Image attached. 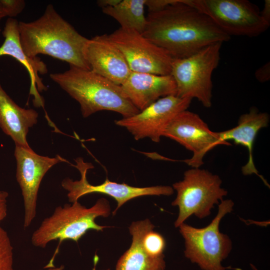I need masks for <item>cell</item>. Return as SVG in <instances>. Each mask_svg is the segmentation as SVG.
Listing matches in <instances>:
<instances>
[{
    "label": "cell",
    "instance_id": "obj_14",
    "mask_svg": "<svg viewBox=\"0 0 270 270\" xmlns=\"http://www.w3.org/2000/svg\"><path fill=\"white\" fill-rule=\"evenodd\" d=\"M84 56L90 70L119 86L132 72L123 54L107 34L88 39Z\"/></svg>",
    "mask_w": 270,
    "mask_h": 270
},
{
    "label": "cell",
    "instance_id": "obj_32",
    "mask_svg": "<svg viewBox=\"0 0 270 270\" xmlns=\"http://www.w3.org/2000/svg\"></svg>",
    "mask_w": 270,
    "mask_h": 270
},
{
    "label": "cell",
    "instance_id": "obj_5",
    "mask_svg": "<svg viewBox=\"0 0 270 270\" xmlns=\"http://www.w3.org/2000/svg\"><path fill=\"white\" fill-rule=\"evenodd\" d=\"M234 202L222 200L218 206L217 214L206 226L197 228L184 222L179 231L184 240V256L197 264L202 270H226L222 262L232 250V242L226 234L220 231L222 219L233 210Z\"/></svg>",
    "mask_w": 270,
    "mask_h": 270
},
{
    "label": "cell",
    "instance_id": "obj_6",
    "mask_svg": "<svg viewBox=\"0 0 270 270\" xmlns=\"http://www.w3.org/2000/svg\"><path fill=\"white\" fill-rule=\"evenodd\" d=\"M222 42L210 44L184 58H173L170 75L176 86V96L196 98L208 108L212 102V74L220 60Z\"/></svg>",
    "mask_w": 270,
    "mask_h": 270
},
{
    "label": "cell",
    "instance_id": "obj_29",
    "mask_svg": "<svg viewBox=\"0 0 270 270\" xmlns=\"http://www.w3.org/2000/svg\"><path fill=\"white\" fill-rule=\"evenodd\" d=\"M64 268V266L63 265H62L60 267H55L54 266L52 267H50L48 270H63Z\"/></svg>",
    "mask_w": 270,
    "mask_h": 270
},
{
    "label": "cell",
    "instance_id": "obj_19",
    "mask_svg": "<svg viewBox=\"0 0 270 270\" xmlns=\"http://www.w3.org/2000/svg\"><path fill=\"white\" fill-rule=\"evenodd\" d=\"M154 228L148 219L132 222L129 227L132 236L131 246L118 260L116 270H164V255L158 257L150 255L142 242L144 234Z\"/></svg>",
    "mask_w": 270,
    "mask_h": 270
},
{
    "label": "cell",
    "instance_id": "obj_11",
    "mask_svg": "<svg viewBox=\"0 0 270 270\" xmlns=\"http://www.w3.org/2000/svg\"><path fill=\"white\" fill-rule=\"evenodd\" d=\"M76 164L72 165L80 172V180H73L69 178L64 179L62 187L68 191V197L70 202L78 201L82 196L92 193H100L113 198L118 206L113 212L114 215L117 210L128 201L134 198L145 196H167L172 194V187L166 186H156L148 187H136L126 184H119L110 181L106 178L105 182L99 185L90 184L86 178L88 170L94 168L90 162H85L82 158L74 160Z\"/></svg>",
    "mask_w": 270,
    "mask_h": 270
},
{
    "label": "cell",
    "instance_id": "obj_16",
    "mask_svg": "<svg viewBox=\"0 0 270 270\" xmlns=\"http://www.w3.org/2000/svg\"><path fill=\"white\" fill-rule=\"evenodd\" d=\"M18 22L14 18H8L6 20L2 32L4 40L0 46V56H12L25 67L30 78V94L34 97V104L37 106H43L44 102L38 92L46 90L47 88L39 74L48 72L47 66L39 58H31L24 52L20 43Z\"/></svg>",
    "mask_w": 270,
    "mask_h": 270
},
{
    "label": "cell",
    "instance_id": "obj_24",
    "mask_svg": "<svg viewBox=\"0 0 270 270\" xmlns=\"http://www.w3.org/2000/svg\"><path fill=\"white\" fill-rule=\"evenodd\" d=\"M176 0H146L149 12H156L163 10L169 5L176 2Z\"/></svg>",
    "mask_w": 270,
    "mask_h": 270
},
{
    "label": "cell",
    "instance_id": "obj_22",
    "mask_svg": "<svg viewBox=\"0 0 270 270\" xmlns=\"http://www.w3.org/2000/svg\"><path fill=\"white\" fill-rule=\"evenodd\" d=\"M12 251L7 232L0 226V270H13Z\"/></svg>",
    "mask_w": 270,
    "mask_h": 270
},
{
    "label": "cell",
    "instance_id": "obj_23",
    "mask_svg": "<svg viewBox=\"0 0 270 270\" xmlns=\"http://www.w3.org/2000/svg\"><path fill=\"white\" fill-rule=\"evenodd\" d=\"M25 6L23 0H0V20L6 16L13 18L17 16Z\"/></svg>",
    "mask_w": 270,
    "mask_h": 270
},
{
    "label": "cell",
    "instance_id": "obj_15",
    "mask_svg": "<svg viewBox=\"0 0 270 270\" xmlns=\"http://www.w3.org/2000/svg\"><path fill=\"white\" fill-rule=\"evenodd\" d=\"M120 86L126 96L140 111L160 98L176 94V84L170 74L132 72Z\"/></svg>",
    "mask_w": 270,
    "mask_h": 270
},
{
    "label": "cell",
    "instance_id": "obj_26",
    "mask_svg": "<svg viewBox=\"0 0 270 270\" xmlns=\"http://www.w3.org/2000/svg\"><path fill=\"white\" fill-rule=\"evenodd\" d=\"M8 193L4 190H0V222L2 221L7 215V198Z\"/></svg>",
    "mask_w": 270,
    "mask_h": 270
},
{
    "label": "cell",
    "instance_id": "obj_9",
    "mask_svg": "<svg viewBox=\"0 0 270 270\" xmlns=\"http://www.w3.org/2000/svg\"><path fill=\"white\" fill-rule=\"evenodd\" d=\"M124 56L132 72L156 75L170 74L173 58L142 34L120 28L108 34Z\"/></svg>",
    "mask_w": 270,
    "mask_h": 270
},
{
    "label": "cell",
    "instance_id": "obj_4",
    "mask_svg": "<svg viewBox=\"0 0 270 270\" xmlns=\"http://www.w3.org/2000/svg\"><path fill=\"white\" fill-rule=\"evenodd\" d=\"M110 212L109 202L104 198L98 199L90 208L78 201L58 206L33 232L32 243L35 246L44 248L52 240H58L59 245L66 240L78 242L88 230L102 231L106 228L98 224L95 220L98 216H108Z\"/></svg>",
    "mask_w": 270,
    "mask_h": 270
},
{
    "label": "cell",
    "instance_id": "obj_1",
    "mask_svg": "<svg viewBox=\"0 0 270 270\" xmlns=\"http://www.w3.org/2000/svg\"><path fill=\"white\" fill-rule=\"evenodd\" d=\"M146 18L142 35L173 58L188 57L230 38L206 14L181 0L160 12H149Z\"/></svg>",
    "mask_w": 270,
    "mask_h": 270
},
{
    "label": "cell",
    "instance_id": "obj_7",
    "mask_svg": "<svg viewBox=\"0 0 270 270\" xmlns=\"http://www.w3.org/2000/svg\"><path fill=\"white\" fill-rule=\"evenodd\" d=\"M222 184L218 175L208 170L200 168L186 170L183 180L172 184L177 194L172 205L178 208L175 227L178 228L193 214L200 219L209 216L214 205L228 194Z\"/></svg>",
    "mask_w": 270,
    "mask_h": 270
},
{
    "label": "cell",
    "instance_id": "obj_8",
    "mask_svg": "<svg viewBox=\"0 0 270 270\" xmlns=\"http://www.w3.org/2000/svg\"><path fill=\"white\" fill-rule=\"evenodd\" d=\"M181 0L206 14L230 36H256L270 25L262 18L258 8L246 0Z\"/></svg>",
    "mask_w": 270,
    "mask_h": 270
},
{
    "label": "cell",
    "instance_id": "obj_21",
    "mask_svg": "<svg viewBox=\"0 0 270 270\" xmlns=\"http://www.w3.org/2000/svg\"><path fill=\"white\" fill-rule=\"evenodd\" d=\"M153 230H150L144 234L142 242L144 248L149 254L158 257L164 255L166 240L162 234Z\"/></svg>",
    "mask_w": 270,
    "mask_h": 270
},
{
    "label": "cell",
    "instance_id": "obj_3",
    "mask_svg": "<svg viewBox=\"0 0 270 270\" xmlns=\"http://www.w3.org/2000/svg\"><path fill=\"white\" fill-rule=\"evenodd\" d=\"M50 77L79 103L84 118L102 110L116 112L123 118L140 112L120 86L91 70L70 65L67 70L50 74Z\"/></svg>",
    "mask_w": 270,
    "mask_h": 270
},
{
    "label": "cell",
    "instance_id": "obj_12",
    "mask_svg": "<svg viewBox=\"0 0 270 270\" xmlns=\"http://www.w3.org/2000/svg\"><path fill=\"white\" fill-rule=\"evenodd\" d=\"M192 100L176 96L163 97L134 115L116 120L115 124L126 128L136 140L148 138L159 142L170 122L188 110Z\"/></svg>",
    "mask_w": 270,
    "mask_h": 270
},
{
    "label": "cell",
    "instance_id": "obj_20",
    "mask_svg": "<svg viewBox=\"0 0 270 270\" xmlns=\"http://www.w3.org/2000/svg\"><path fill=\"white\" fill-rule=\"evenodd\" d=\"M146 0H123L116 6L102 8L115 19L123 28L132 29L142 34L146 25L144 15Z\"/></svg>",
    "mask_w": 270,
    "mask_h": 270
},
{
    "label": "cell",
    "instance_id": "obj_2",
    "mask_svg": "<svg viewBox=\"0 0 270 270\" xmlns=\"http://www.w3.org/2000/svg\"><path fill=\"white\" fill-rule=\"evenodd\" d=\"M18 30L21 46L28 56L48 55L70 65L90 70L84 56L88 39L64 19L52 4L48 5L37 20L20 22Z\"/></svg>",
    "mask_w": 270,
    "mask_h": 270
},
{
    "label": "cell",
    "instance_id": "obj_18",
    "mask_svg": "<svg viewBox=\"0 0 270 270\" xmlns=\"http://www.w3.org/2000/svg\"><path fill=\"white\" fill-rule=\"evenodd\" d=\"M34 110L18 105L0 84V128L14 141L15 145L30 147L26 139L30 128L38 122Z\"/></svg>",
    "mask_w": 270,
    "mask_h": 270
},
{
    "label": "cell",
    "instance_id": "obj_28",
    "mask_svg": "<svg viewBox=\"0 0 270 270\" xmlns=\"http://www.w3.org/2000/svg\"><path fill=\"white\" fill-rule=\"evenodd\" d=\"M122 0H99L96 2L98 6L102 8L116 6Z\"/></svg>",
    "mask_w": 270,
    "mask_h": 270
},
{
    "label": "cell",
    "instance_id": "obj_31",
    "mask_svg": "<svg viewBox=\"0 0 270 270\" xmlns=\"http://www.w3.org/2000/svg\"><path fill=\"white\" fill-rule=\"evenodd\" d=\"M250 265L254 270H258L252 264H250Z\"/></svg>",
    "mask_w": 270,
    "mask_h": 270
},
{
    "label": "cell",
    "instance_id": "obj_27",
    "mask_svg": "<svg viewBox=\"0 0 270 270\" xmlns=\"http://www.w3.org/2000/svg\"><path fill=\"white\" fill-rule=\"evenodd\" d=\"M262 18L267 22L270 24V0H265L264 8L260 12Z\"/></svg>",
    "mask_w": 270,
    "mask_h": 270
},
{
    "label": "cell",
    "instance_id": "obj_10",
    "mask_svg": "<svg viewBox=\"0 0 270 270\" xmlns=\"http://www.w3.org/2000/svg\"><path fill=\"white\" fill-rule=\"evenodd\" d=\"M163 136L172 139L192 152L184 162L192 168L204 164L206 154L218 145L230 146L221 141L217 132H212L196 114L188 110L178 114L170 122Z\"/></svg>",
    "mask_w": 270,
    "mask_h": 270
},
{
    "label": "cell",
    "instance_id": "obj_30",
    "mask_svg": "<svg viewBox=\"0 0 270 270\" xmlns=\"http://www.w3.org/2000/svg\"><path fill=\"white\" fill-rule=\"evenodd\" d=\"M98 260V258L96 256H94V268H93V270H96V265L97 263V262ZM110 270V269H108V270Z\"/></svg>",
    "mask_w": 270,
    "mask_h": 270
},
{
    "label": "cell",
    "instance_id": "obj_17",
    "mask_svg": "<svg viewBox=\"0 0 270 270\" xmlns=\"http://www.w3.org/2000/svg\"><path fill=\"white\" fill-rule=\"evenodd\" d=\"M270 116L266 112H258L256 108H252L249 112L242 114L238 125L231 128L217 132L220 140L224 142L232 140L235 144L246 148L248 157L247 163L242 167V173L244 176L253 174L258 176L264 184L270 187L265 179L258 173L254 162L253 146L258 132L262 128L268 126Z\"/></svg>",
    "mask_w": 270,
    "mask_h": 270
},
{
    "label": "cell",
    "instance_id": "obj_25",
    "mask_svg": "<svg viewBox=\"0 0 270 270\" xmlns=\"http://www.w3.org/2000/svg\"><path fill=\"white\" fill-rule=\"evenodd\" d=\"M256 79L260 82H265L270 79V64L268 62L258 68L255 72Z\"/></svg>",
    "mask_w": 270,
    "mask_h": 270
},
{
    "label": "cell",
    "instance_id": "obj_13",
    "mask_svg": "<svg viewBox=\"0 0 270 270\" xmlns=\"http://www.w3.org/2000/svg\"><path fill=\"white\" fill-rule=\"evenodd\" d=\"M16 180L24 200V226L27 228L36 216V204L41 182L48 170L55 164L66 160L59 155L50 158L36 153L30 147L16 145Z\"/></svg>",
    "mask_w": 270,
    "mask_h": 270
}]
</instances>
